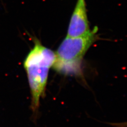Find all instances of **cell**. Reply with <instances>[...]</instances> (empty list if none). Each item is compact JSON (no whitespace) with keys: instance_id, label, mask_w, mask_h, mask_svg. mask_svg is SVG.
<instances>
[{"instance_id":"3","label":"cell","mask_w":127,"mask_h":127,"mask_svg":"<svg viewBox=\"0 0 127 127\" xmlns=\"http://www.w3.org/2000/svg\"><path fill=\"white\" fill-rule=\"evenodd\" d=\"M90 31L85 0H77L69 23L67 36H80Z\"/></svg>"},{"instance_id":"2","label":"cell","mask_w":127,"mask_h":127,"mask_svg":"<svg viewBox=\"0 0 127 127\" xmlns=\"http://www.w3.org/2000/svg\"><path fill=\"white\" fill-rule=\"evenodd\" d=\"M97 31L95 27L82 36L65 37L57 51L53 67L59 72H70L71 66L82 59L95 41Z\"/></svg>"},{"instance_id":"1","label":"cell","mask_w":127,"mask_h":127,"mask_svg":"<svg viewBox=\"0 0 127 127\" xmlns=\"http://www.w3.org/2000/svg\"><path fill=\"white\" fill-rule=\"evenodd\" d=\"M55 60L54 52L35 39L34 47L27 55L24 63L31 93L33 111L39 108L40 98L45 91L50 69Z\"/></svg>"},{"instance_id":"4","label":"cell","mask_w":127,"mask_h":127,"mask_svg":"<svg viewBox=\"0 0 127 127\" xmlns=\"http://www.w3.org/2000/svg\"><path fill=\"white\" fill-rule=\"evenodd\" d=\"M114 127H127V122L112 124Z\"/></svg>"}]
</instances>
